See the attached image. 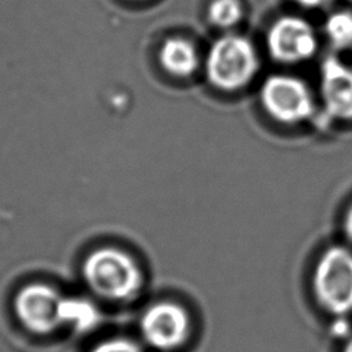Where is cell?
Returning <instances> with one entry per match:
<instances>
[{
  "label": "cell",
  "mask_w": 352,
  "mask_h": 352,
  "mask_svg": "<svg viewBox=\"0 0 352 352\" xmlns=\"http://www.w3.org/2000/svg\"><path fill=\"white\" fill-rule=\"evenodd\" d=\"M82 275L96 294L114 301L132 298L143 282L136 261L117 248H100L88 254Z\"/></svg>",
  "instance_id": "obj_1"
},
{
  "label": "cell",
  "mask_w": 352,
  "mask_h": 352,
  "mask_svg": "<svg viewBox=\"0 0 352 352\" xmlns=\"http://www.w3.org/2000/svg\"><path fill=\"white\" fill-rule=\"evenodd\" d=\"M258 70V56L254 45L243 36L226 34L208 50L205 74L209 82L226 92L248 85Z\"/></svg>",
  "instance_id": "obj_2"
},
{
  "label": "cell",
  "mask_w": 352,
  "mask_h": 352,
  "mask_svg": "<svg viewBox=\"0 0 352 352\" xmlns=\"http://www.w3.org/2000/svg\"><path fill=\"white\" fill-rule=\"evenodd\" d=\"M318 302L329 312L344 315L352 311V250L330 246L318 258L312 274Z\"/></svg>",
  "instance_id": "obj_3"
},
{
  "label": "cell",
  "mask_w": 352,
  "mask_h": 352,
  "mask_svg": "<svg viewBox=\"0 0 352 352\" xmlns=\"http://www.w3.org/2000/svg\"><path fill=\"white\" fill-rule=\"evenodd\" d=\"M260 102L271 118L298 124L314 116L315 102L308 85L290 74H271L260 88Z\"/></svg>",
  "instance_id": "obj_4"
},
{
  "label": "cell",
  "mask_w": 352,
  "mask_h": 352,
  "mask_svg": "<svg viewBox=\"0 0 352 352\" xmlns=\"http://www.w3.org/2000/svg\"><path fill=\"white\" fill-rule=\"evenodd\" d=\"M270 55L279 63L294 65L309 59L318 47L312 26L302 18L285 15L276 19L267 33Z\"/></svg>",
  "instance_id": "obj_5"
},
{
  "label": "cell",
  "mask_w": 352,
  "mask_h": 352,
  "mask_svg": "<svg viewBox=\"0 0 352 352\" xmlns=\"http://www.w3.org/2000/svg\"><path fill=\"white\" fill-rule=\"evenodd\" d=\"M63 297L51 286L32 283L19 290L14 308L21 323L30 331L47 334L62 324Z\"/></svg>",
  "instance_id": "obj_6"
},
{
  "label": "cell",
  "mask_w": 352,
  "mask_h": 352,
  "mask_svg": "<svg viewBox=\"0 0 352 352\" xmlns=\"http://www.w3.org/2000/svg\"><path fill=\"white\" fill-rule=\"evenodd\" d=\"M140 331L151 346L169 351L180 346L187 340L190 319L183 307L164 301L151 305L143 314Z\"/></svg>",
  "instance_id": "obj_7"
},
{
  "label": "cell",
  "mask_w": 352,
  "mask_h": 352,
  "mask_svg": "<svg viewBox=\"0 0 352 352\" xmlns=\"http://www.w3.org/2000/svg\"><path fill=\"white\" fill-rule=\"evenodd\" d=\"M320 96L329 117L352 120V67L336 55L320 65Z\"/></svg>",
  "instance_id": "obj_8"
},
{
  "label": "cell",
  "mask_w": 352,
  "mask_h": 352,
  "mask_svg": "<svg viewBox=\"0 0 352 352\" xmlns=\"http://www.w3.org/2000/svg\"><path fill=\"white\" fill-rule=\"evenodd\" d=\"M162 69L175 77H188L199 67L201 59L197 47L184 37L166 38L158 52Z\"/></svg>",
  "instance_id": "obj_9"
},
{
  "label": "cell",
  "mask_w": 352,
  "mask_h": 352,
  "mask_svg": "<svg viewBox=\"0 0 352 352\" xmlns=\"http://www.w3.org/2000/svg\"><path fill=\"white\" fill-rule=\"evenodd\" d=\"M62 323L73 326L78 331H87L99 323V309L87 298L67 297L62 300Z\"/></svg>",
  "instance_id": "obj_10"
},
{
  "label": "cell",
  "mask_w": 352,
  "mask_h": 352,
  "mask_svg": "<svg viewBox=\"0 0 352 352\" xmlns=\"http://www.w3.org/2000/svg\"><path fill=\"white\" fill-rule=\"evenodd\" d=\"M324 33L336 50H348L352 47V12L336 11L324 22Z\"/></svg>",
  "instance_id": "obj_11"
},
{
  "label": "cell",
  "mask_w": 352,
  "mask_h": 352,
  "mask_svg": "<svg viewBox=\"0 0 352 352\" xmlns=\"http://www.w3.org/2000/svg\"><path fill=\"white\" fill-rule=\"evenodd\" d=\"M242 12L238 0H213L208 8V18L212 25L227 29L241 21Z\"/></svg>",
  "instance_id": "obj_12"
},
{
  "label": "cell",
  "mask_w": 352,
  "mask_h": 352,
  "mask_svg": "<svg viewBox=\"0 0 352 352\" xmlns=\"http://www.w3.org/2000/svg\"><path fill=\"white\" fill-rule=\"evenodd\" d=\"M91 352H142L138 345L129 340L113 338L98 344Z\"/></svg>",
  "instance_id": "obj_13"
},
{
  "label": "cell",
  "mask_w": 352,
  "mask_h": 352,
  "mask_svg": "<svg viewBox=\"0 0 352 352\" xmlns=\"http://www.w3.org/2000/svg\"><path fill=\"white\" fill-rule=\"evenodd\" d=\"M344 232L346 238L352 242V204L349 205L344 216Z\"/></svg>",
  "instance_id": "obj_14"
},
{
  "label": "cell",
  "mask_w": 352,
  "mask_h": 352,
  "mask_svg": "<svg viewBox=\"0 0 352 352\" xmlns=\"http://www.w3.org/2000/svg\"><path fill=\"white\" fill-rule=\"evenodd\" d=\"M294 1L298 3L302 7H307V8H316V7L326 6L331 0H294Z\"/></svg>",
  "instance_id": "obj_15"
},
{
  "label": "cell",
  "mask_w": 352,
  "mask_h": 352,
  "mask_svg": "<svg viewBox=\"0 0 352 352\" xmlns=\"http://www.w3.org/2000/svg\"><path fill=\"white\" fill-rule=\"evenodd\" d=\"M342 352H352V340L348 341V344L345 345V348H344Z\"/></svg>",
  "instance_id": "obj_16"
}]
</instances>
